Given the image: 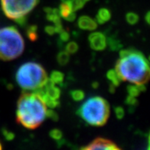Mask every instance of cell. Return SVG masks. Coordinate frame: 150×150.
<instances>
[{
  "instance_id": "1",
  "label": "cell",
  "mask_w": 150,
  "mask_h": 150,
  "mask_svg": "<svg viewBox=\"0 0 150 150\" xmlns=\"http://www.w3.org/2000/svg\"><path fill=\"white\" fill-rule=\"evenodd\" d=\"M115 71L122 81L133 84H146L149 79V61L143 54L133 48L120 52V59L117 61Z\"/></svg>"
},
{
  "instance_id": "2",
  "label": "cell",
  "mask_w": 150,
  "mask_h": 150,
  "mask_svg": "<svg viewBox=\"0 0 150 150\" xmlns=\"http://www.w3.org/2000/svg\"><path fill=\"white\" fill-rule=\"evenodd\" d=\"M47 106L35 92H23L17 103L16 120L30 129L39 127L47 117Z\"/></svg>"
},
{
  "instance_id": "3",
  "label": "cell",
  "mask_w": 150,
  "mask_h": 150,
  "mask_svg": "<svg viewBox=\"0 0 150 150\" xmlns=\"http://www.w3.org/2000/svg\"><path fill=\"white\" fill-rule=\"evenodd\" d=\"M77 113L87 124L102 127L108 120L110 108L108 102L103 97H93L81 105Z\"/></svg>"
},
{
  "instance_id": "4",
  "label": "cell",
  "mask_w": 150,
  "mask_h": 150,
  "mask_svg": "<svg viewBox=\"0 0 150 150\" xmlns=\"http://www.w3.org/2000/svg\"><path fill=\"white\" fill-rule=\"evenodd\" d=\"M16 82L25 91H35L48 80L46 71L39 64L27 62L20 66L16 74Z\"/></svg>"
},
{
  "instance_id": "5",
  "label": "cell",
  "mask_w": 150,
  "mask_h": 150,
  "mask_svg": "<svg viewBox=\"0 0 150 150\" xmlns=\"http://www.w3.org/2000/svg\"><path fill=\"white\" fill-rule=\"evenodd\" d=\"M25 49V42L13 26L0 29V59L12 61L19 57Z\"/></svg>"
},
{
  "instance_id": "6",
  "label": "cell",
  "mask_w": 150,
  "mask_h": 150,
  "mask_svg": "<svg viewBox=\"0 0 150 150\" xmlns=\"http://www.w3.org/2000/svg\"><path fill=\"white\" fill-rule=\"evenodd\" d=\"M38 0H1L3 12L13 20L26 17L37 6Z\"/></svg>"
},
{
  "instance_id": "7",
  "label": "cell",
  "mask_w": 150,
  "mask_h": 150,
  "mask_svg": "<svg viewBox=\"0 0 150 150\" xmlns=\"http://www.w3.org/2000/svg\"><path fill=\"white\" fill-rule=\"evenodd\" d=\"M82 149H106V150H119L120 148L114 142L108 139L97 137L91 142L87 146L82 147Z\"/></svg>"
},
{
  "instance_id": "8",
  "label": "cell",
  "mask_w": 150,
  "mask_h": 150,
  "mask_svg": "<svg viewBox=\"0 0 150 150\" xmlns=\"http://www.w3.org/2000/svg\"><path fill=\"white\" fill-rule=\"evenodd\" d=\"M107 38L101 32H93L88 37L90 46L95 51H103L107 46Z\"/></svg>"
},
{
  "instance_id": "9",
  "label": "cell",
  "mask_w": 150,
  "mask_h": 150,
  "mask_svg": "<svg viewBox=\"0 0 150 150\" xmlns=\"http://www.w3.org/2000/svg\"><path fill=\"white\" fill-rule=\"evenodd\" d=\"M41 88L50 98L53 99V100H59L60 96H61V90L49 78L45 83V84Z\"/></svg>"
},
{
  "instance_id": "10",
  "label": "cell",
  "mask_w": 150,
  "mask_h": 150,
  "mask_svg": "<svg viewBox=\"0 0 150 150\" xmlns=\"http://www.w3.org/2000/svg\"><path fill=\"white\" fill-rule=\"evenodd\" d=\"M77 25L81 29L93 31L97 28V23L96 20L87 16H83L80 17L77 21Z\"/></svg>"
},
{
  "instance_id": "11",
  "label": "cell",
  "mask_w": 150,
  "mask_h": 150,
  "mask_svg": "<svg viewBox=\"0 0 150 150\" xmlns=\"http://www.w3.org/2000/svg\"><path fill=\"white\" fill-rule=\"evenodd\" d=\"M111 18V12L106 8H102L99 10L96 16V22L99 24H104L108 22Z\"/></svg>"
},
{
  "instance_id": "12",
  "label": "cell",
  "mask_w": 150,
  "mask_h": 150,
  "mask_svg": "<svg viewBox=\"0 0 150 150\" xmlns=\"http://www.w3.org/2000/svg\"><path fill=\"white\" fill-rule=\"evenodd\" d=\"M145 90H146V87L144 86V84L129 85L127 87V93L129 96L136 97L140 94L141 92L144 91Z\"/></svg>"
},
{
  "instance_id": "13",
  "label": "cell",
  "mask_w": 150,
  "mask_h": 150,
  "mask_svg": "<svg viewBox=\"0 0 150 150\" xmlns=\"http://www.w3.org/2000/svg\"><path fill=\"white\" fill-rule=\"evenodd\" d=\"M107 79L111 82V84L114 85L115 87L119 86L122 82V80L119 77V75L117 74L115 70H110L107 74Z\"/></svg>"
},
{
  "instance_id": "14",
  "label": "cell",
  "mask_w": 150,
  "mask_h": 150,
  "mask_svg": "<svg viewBox=\"0 0 150 150\" xmlns=\"http://www.w3.org/2000/svg\"><path fill=\"white\" fill-rule=\"evenodd\" d=\"M58 12H59L60 16L65 19L73 11L71 9L69 2H62L60 6Z\"/></svg>"
},
{
  "instance_id": "15",
  "label": "cell",
  "mask_w": 150,
  "mask_h": 150,
  "mask_svg": "<svg viewBox=\"0 0 150 150\" xmlns=\"http://www.w3.org/2000/svg\"><path fill=\"white\" fill-rule=\"evenodd\" d=\"M64 78V75L63 73H61L60 71H54L51 74L49 79L55 84H61L63 83Z\"/></svg>"
},
{
  "instance_id": "16",
  "label": "cell",
  "mask_w": 150,
  "mask_h": 150,
  "mask_svg": "<svg viewBox=\"0 0 150 150\" xmlns=\"http://www.w3.org/2000/svg\"><path fill=\"white\" fill-rule=\"evenodd\" d=\"M70 60L69 54L67 52H61L57 56V61L60 65L64 66L66 65Z\"/></svg>"
},
{
  "instance_id": "17",
  "label": "cell",
  "mask_w": 150,
  "mask_h": 150,
  "mask_svg": "<svg viewBox=\"0 0 150 150\" xmlns=\"http://www.w3.org/2000/svg\"><path fill=\"white\" fill-rule=\"evenodd\" d=\"M27 36L32 42L36 41L38 38L37 34V26L36 25H30L27 28Z\"/></svg>"
},
{
  "instance_id": "18",
  "label": "cell",
  "mask_w": 150,
  "mask_h": 150,
  "mask_svg": "<svg viewBox=\"0 0 150 150\" xmlns=\"http://www.w3.org/2000/svg\"><path fill=\"white\" fill-rule=\"evenodd\" d=\"M69 4L73 12L80 10L85 5L84 0H70Z\"/></svg>"
},
{
  "instance_id": "19",
  "label": "cell",
  "mask_w": 150,
  "mask_h": 150,
  "mask_svg": "<svg viewBox=\"0 0 150 150\" xmlns=\"http://www.w3.org/2000/svg\"><path fill=\"white\" fill-rule=\"evenodd\" d=\"M107 42L110 47V49L112 50V51H117V50H119L122 47V45L120 44V41L114 39L112 38H108V40H107Z\"/></svg>"
},
{
  "instance_id": "20",
  "label": "cell",
  "mask_w": 150,
  "mask_h": 150,
  "mask_svg": "<svg viewBox=\"0 0 150 150\" xmlns=\"http://www.w3.org/2000/svg\"><path fill=\"white\" fill-rule=\"evenodd\" d=\"M71 96L74 101H81L84 98V92L81 90L71 91Z\"/></svg>"
},
{
  "instance_id": "21",
  "label": "cell",
  "mask_w": 150,
  "mask_h": 150,
  "mask_svg": "<svg viewBox=\"0 0 150 150\" xmlns=\"http://www.w3.org/2000/svg\"><path fill=\"white\" fill-rule=\"evenodd\" d=\"M126 19L129 25H135L139 22V16L134 12H128L126 15Z\"/></svg>"
},
{
  "instance_id": "22",
  "label": "cell",
  "mask_w": 150,
  "mask_h": 150,
  "mask_svg": "<svg viewBox=\"0 0 150 150\" xmlns=\"http://www.w3.org/2000/svg\"><path fill=\"white\" fill-rule=\"evenodd\" d=\"M62 136H63L62 135V132L60 129H54L51 130V132H50L51 138H52L53 139L57 141V142L62 139Z\"/></svg>"
},
{
  "instance_id": "23",
  "label": "cell",
  "mask_w": 150,
  "mask_h": 150,
  "mask_svg": "<svg viewBox=\"0 0 150 150\" xmlns=\"http://www.w3.org/2000/svg\"><path fill=\"white\" fill-rule=\"evenodd\" d=\"M78 50V45L74 42H71L66 45V52L68 54H74Z\"/></svg>"
},
{
  "instance_id": "24",
  "label": "cell",
  "mask_w": 150,
  "mask_h": 150,
  "mask_svg": "<svg viewBox=\"0 0 150 150\" xmlns=\"http://www.w3.org/2000/svg\"><path fill=\"white\" fill-rule=\"evenodd\" d=\"M125 103H127L128 106H129L130 107H135L136 106H137L138 104V101L136 99V97H132V96H129V95L128 97H127L126 99V101H125Z\"/></svg>"
},
{
  "instance_id": "25",
  "label": "cell",
  "mask_w": 150,
  "mask_h": 150,
  "mask_svg": "<svg viewBox=\"0 0 150 150\" xmlns=\"http://www.w3.org/2000/svg\"><path fill=\"white\" fill-rule=\"evenodd\" d=\"M115 114H116V117L118 120H122L124 117V110L123 108L121 107H117L114 109Z\"/></svg>"
},
{
  "instance_id": "26",
  "label": "cell",
  "mask_w": 150,
  "mask_h": 150,
  "mask_svg": "<svg viewBox=\"0 0 150 150\" xmlns=\"http://www.w3.org/2000/svg\"><path fill=\"white\" fill-rule=\"evenodd\" d=\"M47 117L50 118L54 121H57L58 120V115L56 112H54L52 110H47Z\"/></svg>"
},
{
  "instance_id": "27",
  "label": "cell",
  "mask_w": 150,
  "mask_h": 150,
  "mask_svg": "<svg viewBox=\"0 0 150 150\" xmlns=\"http://www.w3.org/2000/svg\"><path fill=\"white\" fill-rule=\"evenodd\" d=\"M59 34H60V38H61V40L62 41V42H67V41L69 40L70 35L67 32L62 30Z\"/></svg>"
},
{
  "instance_id": "28",
  "label": "cell",
  "mask_w": 150,
  "mask_h": 150,
  "mask_svg": "<svg viewBox=\"0 0 150 150\" xmlns=\"http://www.w3.org/2000/svg\"><path fill=\"white\" fill-rule=\"evenodd\" d=\"M2 134L3 136L6 137V139L7 140H12V139L14 138V134L11 132H8V130H6V129H3L2 130Z\"/></svg>"
},
{
  "instance_id": "29",
  "label": "cell",
  "mask_w": 150,
  "mask_h": 150,
  "mask_svg": "<svg viewBox=\"0 0 150 150\" xmlns=\"http://www.w3.org/2000/svg\"><path fill=\"white\" fill-rule=\"evenodd\" d=\"M45 31L47 34H48L49 35H53L55 33V30H54V27L52 25H47L45 28Z\"/></svg>"
},
{
  "instance_id": "30",
  "label": "cell",
  "mask_w": 150,
  "mask_h": 150,
  "mask_svg": "<svg viewBox=\"0 0 150 150\" xmlns=\"http://www.w3.org/2000/svg\"><path fill=\"white\" fill-rule=\"evenodd\" d=\"M75 18H76V14H75L74 12H72L71 14L65 18V20H67L68 22H73V21L75 20Z\"/></svg>"
},
{
  "instance_id": "31",
  "label": "cell",
  "mask_w": 150,
  "mask_h": 150,
  "mask_svg": "<svg viewBox=\"0 0 150 150\" xmlns=\"http://www.w3.org/2000/svg\"><path fill=\"white\" fill-rule=\"evenodd\" d=\"M149 17H150L149 12H147V14H146V18H146V22H147V23H148V24H149V22H150Z\"/></svg>"
},
{
  "instance_id": "32",
  "label": "cell",
  "mask_w": 150,
  "mask_h": 150,
  "mask_svg": "<svg viewBox=\"0 0 150 150\" xmlns=\"http://www.w3.org/2000/svg\"><path fill=\"white\" fill-rule=\"evenodd\" d=\"M61 2H69L70 0H61Z\"/></svg>"
},
{
  "instance_id": "33",
  "label": "cell",
  "mask_w": 150,
  "mask_h": 150,
  "mask_svg": "<svg viewBox=\"0 0 150 150\" xmlns=\"http://www.w3.org/2000/svg\"><path fill=\"white\" fill-rule=\"evenodd\" d=\"M2 145H1V142H0V149H2Z\"/></svg>"
},
{
  "instance_id": "34",
  "label": "cell",
  "mask_w": 150,
  "mask_h": 150,
  "mask_svg": "<svg viewBox=\"0 0 150 150\" xmlns=\"http://www.w3.org/2000/svg\"><path fill=\"white\" fill-rule=\"evenodd\" d=\"M85 2H87V1H90V0H84Z\"/></svg>"
}]
</instances>
